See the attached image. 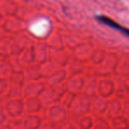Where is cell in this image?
<instances>
[{
	"instance_id": "obj_1",
	"label": "cell",
	"mask_w": 129,
	"mask_h": 129,
	"mask_svg": "<svg viewBox=\"0 0 129 129\" xmlns=\"http://www.w3.org/2000/svg\"><path fill=\"white\" fill-rule=\"evenodd\" d=\"M66 85H57V86L50 87L45 88L44 91L41 95V101L43 104L50 105L54 103H57L63 98L64 95L67 93Z\"/></svg>"
},
{
	"instance_id": "obj_2",
	"label": "cell",
	"mask_w": 129,
	"mask_h": 129,
	"mask_svg": "<svg viewBox=\"0 0 129 129\" xmlns=\"http://www.w3.org/2000/svg\"><path fill=\"white\" fill-rule=\"evenodd\" d=\"M25 104L20 98H9L5 104V111L6 114L13 118H17L23 113Z\"/></svg>"
},
{
	"instance_id": "obj_3",
	"label": "cell",
	"mask_w": 129,
	"mask_h": 129,
	"mask_svg": "<svg viewBox=\"0 0 129 129\" xmlns=\"http://www.w3.org/2000/svg\"><path fill=\"white\" fill-rule=\"evenodd\" d=\"M67 107L63 104L52 105L48 111V118L51 123L57 124L64 121L67 118Z\"/></svg>"
},
{
	"instance_id": "obj_4",
	"label": "cell",
	"mask_w": 129,
	"mask_h": 129,
	"mask_svg": "<svg viewBox=\"0 0 129 129\" xmlns=\"http://www.w3.org/2000/svg\"><path fill=\"white\" fill-rule=\"evenodd\" d=\"M71 108L74 115L81 116L88 110V99L87 98L86 95L79 94L75 95Z\"/></svg>"
},
{
	"instance_id": "obj_5",
	"label": "cell",
	"mask_w": 129,
	"mask_h": 129,
	"mask_svg": "<svg viewBox=\"0 0 129 129\" xmlns=\"http://www.w3.org/2000/svg\"><path fill=\"white\" fill-rule=\"evenodd\" d=\"M44 83L41 82L39 81H34L26 85L25 88L23 90V93L25 95V96L27 97H38L39 95H42V93L44 91Z\"/></svg>"
},
{
	"instance_id": "obj_6",
	"label": "cell",
	"mask_w": 129,
	"mask_h": 129,
	"mask_svg": "<svg viewBox=\"0 0 129 129\" xmlns=\"http://www.w3.org/2000/svg\"><path fill=\"white\" fill-rule=\"evenodd\" d=\"M95 20L101 24H104L105 26H108V27H111V28L115 29V30L118 31L121 34L125 35V36L129 37V28L127 27H125L123 26L119 25L118 23H117L116 21H114L113 20H111L109 17H106L104 15H98V16L95 17Z\"/></svg>"
},
{
	"instance_id": "obj_7",
	"label": "cell",
	"mask_w": 129,
	"mask_h": 129,
	"mask_svg": "<svg viewBox=\"0 0 129 129\" xmlns=\"http://www.w3.org/2000/svg\"><path fill=\"white\" fill-rule=\"evenodd\" d=\"M34 47L36 62L39 64H42L48 61V44L45 43H38Z\"/></svg>"
},
{
	"instance_id": "obj_8",
	"label": "cell",
	"mask_w": 129,
	"mask_h": 129,
	"mask_svg": "<svg viewBox=\"0 0 129 129\" xmlns=\"http://www.w3.org/2000/svg\"><path fill=\"white\" fill-rule=\"evenodd\" d=\"M19 58L21 64H32L36 62V52L34 46H28L24 49L19 55Z\"/></svg>"
},
{
	"instance_id": "obj_9",
	"label": "cell",
	"mask_w": 129,
	"mask_h": 129,
	"mask_svg": "<svg viewBox=\"0 0 129 129\" xmlns=\"http://www.w3.org/2000/svg\"><path fill=\"white\" fill-rule=\"evenodd\" d=\"M83 86V80L81 78V76L74 75L73 77H70L67 81V90L71 93L77 94L81 91Z\"/></svg>"
},
{
	"instance_id": "obj_10",
	"label": "cell",
	"mask_w": 129,
	"mask_h": 129,
	"mask_svg": "<svg viewBox=\"0 0 129 129\" xmlns=\"http://www.w3.org/2000/svg\"><path fill=\"white\" fill-rule=\"evenodd\" d=\"M24 104H25V111L29 114L38 112L43 107V103H42L41 99L36 96L27 97Z\"/></svg>"
},
{
	"instance_id": "obj_11",
	"label": "cell",
	"mask_w": 129,
	"mask_h": 129,
	"mask_svg": "<svg viewBox=\"0 0 129 129\" xmlns=\"http://www.w3.org/2000/svg\"><path fill=\"white\" fill-rule=\"evenodd\" d=\"M67 77V72L64 69L56 70L47 77V82L50 87L59 85Z\"/></svg>"
},
{
	"instance_id": "obj_12",
	"label": "cell",
	"mask_w": 129,
	"mask_h": 129,
	"mask_svg": "<svg viewBox=\"0 0 129 129\" xmlns=\"http://www.w3.org/2000/svg\"><path fill=\"white\" fill-rule=\"evenodd\" d=\"M25 75L29 81H39L43 77L40 64H29L25 70Z\"/></svg>"
},
{
	"instance_id": "obj_13",
	"label": "cell",
	"mask_w": 129,
	"mask_h": 129,
	"mask_svg": "<svg viewBox=\"0 0 129 129\" xmlns=\"http://www.w3.org/2000/svg\"><path fill=\"white\" fill-rule=\"evenodd\" d=\"M42 125V119L37 115H28L23 120L25 129H39Z\"/></svg>"
},
{
	"instance_id": "obj_14",
	"label": "cell",
	"mask_w": 129,
	"mask_h": 129,
	"mask_svg": "<svg viewBox=\"0 0 129 129\" xmlns=\"http://www.w3.org/2000/svg\"><path fill=\"white\" fill-rule=\"evenodd\" d=\"M51 56V57L54 59L57 64L59 66H64L66 64L68 63V55L67 52H64V50H59V51H49Z\"/></svg>"
},
{
	"instance_id": "obj_15",
	"label": "cell",
	"mask_w": 129,
	"mask_h": 129,
	"mask_svg": "<svg viewBox=\"0 0 129 129\" xmlns=\"http://www.w3.org/2000/svg\"><path fill=\"white\" fill-rule=\"evenodd\" d=\"M49 50L50 51H59V50H63V41L62 37L59 34H56L53 36L49 42Z\"/></svg>"
},
{
	"instance_id": "obj_16",
	"label": "cell",
	"mask_w": 129,
	"mask_h": 129,
	"mask_svg": "<svg viewBox=\"0 0 129 129\" xmlns=\"http://www.w3.org/2000/svg\"><path fill=\"white\" fill-rule=\"evenodd\" d=\"M83 70L82 64L80 58H73L68 63V71L73 75H78Z\"/></svg>"
},
{
	"instance_id": "obj_17",
	"label": "cell",
	"mask_w": 129,
	"mask_h": 129,
	"mask_svg": "<svg viewBox=\"0 0 129 129\" xmlns=\"http://www.w3.org/2000/svg\"><path fill=\"white\" fill-rule=\"evenodd\" d=\"M26 80V75L25 73L23 71L20 70H13V72L12 73L11 76H10V81H12L13 84H16V85H20L22 86Z\"/></svg>"
},
{
	"instance_id": "obj_18",
	"label": "cell",
	"mask_w": 129,
	"mask_h": 129,
	"mask_svg": "<svg viewBox=\"0 0 129 129\" xmlns=\"http://www.w3.org/2000/svg\"><path fill=\"white\" fill-rule=\"evenodd\" d=\"M4 27L6 28V30L13 31H13L18 32V31H20V29L22 28V24L19 20H17V19H15V18H13V19H9V20H6Z\"/></svg>"
},
{
	"instance_id": "obj_19",
	"label": "cell",
	"mask_w": 129,
	"mask_h": 129,
	"mask_svg": "<svg viewBox=\"0 0 129 129\" xmlns=\"http://www.w3.org/2000/svg\"><path fill=\"white\" fill-rule=\"evenodd\" d=\"M13 70L14 68L11 64V63L4 62L0 64V78L1 79H6V77L10 78Z\"/></svg>"
},
{
	"instance_id": "obj_20",
	"label": "cell",
	"mask_w": 129,
	"mask_h": 129,
	"mask_svg": "<svg viewBox=\"0 0 129 129\" xmlns=\"http://www.w3.org/2000/svg\"><path fill=\"white\" fill-rule=\"evenodd\" d=\"M40 67H41L43 76H47V77L51 74L54 71H56V64L52 61H46L43 64H40Z\"/></svg>"
},
{
	"instance_id": "obj_21",
	"label": "cell",
	"mask_w": 129,
	"mask_h": 129,
	"mask_svg": "<svg viewBox=\"0 0 129 129\" xmlns=\"http://www.w3.org/2000/svg\"><path fill=\"white\" fill-rule=\"evenodd\" d=\"M8 98H20L22 95L23 90H22L21 86L16 84H13L7 92Z\"/></svg>"
},
{
	"instance_id": "obj_22",
	"label": "cell",
	"mask_w": 129,
	"mask_h": 129,
	"mask_svg": "<svg viewBox=\"0 0 129 129\" xmlns=\"http://www.w3.org/2000/svg\"><path fill=\"white\" fill-rule=\"evenodd\" d=\"M14 43L16 44V46L20 49V50H23L24 49H26L27 47H28V44L30 43V40L28 39V37L24 35H20L19 36H16L15 38H13Z\"/></svg>"
},
{
	"instance_id": "obj_23",
	"label": "cell",
	"mask_w": 129,
	"mask_h": 129,
	"mask_svg": "<svg viewBox=\"0 0 129 129\" xmlns=\"http://www.w3.org/2000/svg\"><path fill=\"white\" fill-rule=\"evenodd\" d=\"M75 98V94L71 93V92H67L63 96V105H64L67 108H70L72 106V104Z\"/></svg>"
},
{
	"instance_id": "obj_24",
	"label": "cell",
	"mask_w": 129,
	"mask_h": 129,
	"mask_svg": "<svg viewBox=\"0 0 129 129\" xmlns=\"http://www.w3.org/2000/svg\"><path fill=\"white\" fill-rule=\"evenodd\" d=\"M90 118H82L81 119L80 118L79 121H78V127L79 129H89L90 127Z\"/></svg>"
},
{
	"instance_id": "obj_25",
	"label": "cell",
	"mask_w": 129,
	"mask_h": 129,
	"mask_svg": "<svg viewBox=\"0 0 129 129\" xmlns=\"http://www.w3.org/2000/svg\"><path fill=\"white\" fill-rule=\"evenodd\" d=\"M8 88V83L6 79H1L0 78V95L6 93Z\"/></svg>"
},
{
	"instance_id": "obj_26",
	"label": "cell",
	"mask_w": 129,
	"mask_h": 129,
	"mask_svg": "<svg viewBox=\"0 0 129 129\" xmlns=\"http://www.w3.org/2000/svg\"><path fill=\"white\" fill-rule=\"evenodd\" d=\"M42 129H59V127L56 124L50 122V123L46 124L45 125H43V127Z\"/></svg>"
},
{
	"instance_id": "obj_27",
	"label": "cell",
	"mask_w": 129,
	"mask_h": 129,
	"mask_svg": "<svg viewBox=\"0 0 129 129\" xmlns=\"http://www.w3.org/2000/svg\"><path fill=\"white\" fill-rule=\"evenodd\" d=\"M6 114H5L2 110H0V125H2L6 122Z\"/></svg>"
},
{
	"instance_id": "obj_28",
	"label": "cell",
	"mask_w": 129,
	"mask_h": 129,
	"mask_svg": "<svg viewBox=\"0 0 129 129\" xmlns=\"http://www.w3.org/2000/svg\"><path fill=\"white\" fill-rule=\"evenodd\" d=\"M0 129H13L11 125H0Z\"/></svg>"
},
{
	"instance_id": "obj_29",
	"label": "cell",
	"mask_w": 129,
	"mask_h": 129,
	"mask_svg": "<svg viewBox=\"0 0 129 129\" xmlns=\"http://www.w3.org/2000/svg\"><path fill=\"white\" fill-rule=\"evenodd\" d=\"M64 129H77V128H76L74 125H67V126H64Z\"/></svg>"
},
{
	"instance_id": "obj_30",
	"label": "cell",
	"mask_w": 129,
	"mask_h": 129,
	"mask_svg": "<svg viewBox=\"0 0 129 129\" xmlns=\"http://www.w3.org/2000/svg\"><path fill=\"white\" fill-rule=\"evenodd\" d=\"M2 20H3V15H2V14H0V23H1Z\"/></svg>"
},
{
	"instance_id": "obj_31",
	"label": "cell",
	"mask_w": 129,
	"mask_h": 129,
	"mask_svg": "<svg viewBox=\"0 0 129 129\" xmlns=\"http://www.w3.org/2000/svg\"><path fill=\"white\" fill-rule=\"evenodd\" d=\"M0 106H1V99H0Z\"/></svg>"
}]
</instances>
